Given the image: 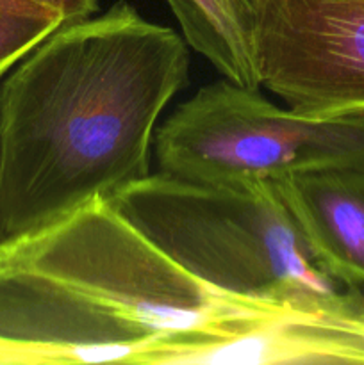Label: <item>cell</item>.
Here are the masks:
<instances>
[{"instance_id": "obj_7", "label": "cell", "mask_w": 364, "mask_h": 365, "mask_svg": "<svg viewBox=\"0 0 364 365\" xmlns=\"http://www.w3.org/2000/svg\"><path fill=\"white\" fill-rule=\"evenodd\" d=\"M310 255L334 282L364 291V164L273 182Z\"/></svg>"}, {"instance_id": "obj_12", "label": "cell", "mask_w": 364, "mask_h": 365, "mask_svg": "<svg viewBox=\"0 0 364 365\" xmlns=\"http://www.w3.org/2000/svg\"><path fill=\"white\" fill-rule=\"evenodd\" d=\"M359 298H360V305H363V309H364V291L359 292Z\"/></svg>"}, {"instance_id": "obj_9", "label": "cell", "mask_w": 364, "mask_h": 365, "mask_svg": "<svg viewBox=\"0 0 364 365\" xmlns=\"http://www.w3.org/2000/svg\"><path fill=\"white\" fill-rule=\"evenodd\" d=\"M63 24L59 14L36 4L0 7V78Z\"/></svg>"}, {"instance_id": "obj_5", "label": "cell", "mask_w": 364, "mask_h": 365, "mask_svg": "<svg viewBox=\"0 0 364 365\" xmlns=\"http://www.w3.org/2000/svg\"><path fill=\"white\" fill-rule=\"evenodd\" d=\"M261 86L302 114H364V0H263Z\"/></svg>"}, {"instance_id": "obj_11", "label": "cell", "mask_w": 364, "mask_h": 365, "mask_svg": "<svg viewBox=\"0 0 364 365\" xmlns=\"http://www.w3.org/2000/svg\"><path fill=\"white\" fill-rule=\"evenodd\" d=\"M25 4H32L27 2V0H0V7H14V6H25ZM38 6V4H36ZM43 7V6H41Z\"/></svg>"}, {"instance_id": "obj_10", "label": "cell", "mask_w": 364, "mask_h": 365, "mask_svg": "<svg viewBox=\"0 0 364 365\" xmlns=\"http://www.w3.org/2000/svg\"><path fill=\"white\" fill-rule=\"evenodd\" d=\"M27 2L54 11L63 18L64 24L91 16L98 9V0H27Z\"/></svg>"}, {"instance_id": "obj_1", "label": "cell", "mask_w": 364, "mask_h": 365, "mask_svg": "<svg viewBox=\"0 0 364 365\" xmlns=\"http://www.w3.org/2000/svg\"><path fill=\"white\" fill-rule=\"evenodd\" d=\"M188 75L184 36L125 0L18 61L0 84V242L148 177L159 118Z\"/></svg>"}, {"instance_id": "obj_8", "label": "cell", "mask_w": 364, "mask_h": 365, "mask_svg": "<svg viewBox=\"0 0 364 365\" xmlns=\"http://www.w3.org/2000/svg\"><path fill=\"white\" fill-rule=\"evenodd\" d=\"M189 48L223 78L261 88L257 25L263 0H166Z\"/></svg>"}, {"instance_id": "obj_2", "label": "cell", "mask_w": 364, "mask_h": 365, "mask_svg": "<svg viewBox=\"0 0 364 365\" xmlns=\"http://www.w3.org/2000/svg\"><path fill=\"white\" fill-rule=\"evenodd\" d=\"M268 307L189 274L109 200L0 242V365H177Z\"/></svg>"}, {"instance_id": "obj_4", "label": "cell", "mask_w": 364, "mask_h": 365, "mask_svg": "<svg viewBox=\"0 0 364 365\" xmlns=\"http://www.w3.org/2000/svg\"><path fill=\"white\" fill-rule=\"evenodd\" d=\"M159 171L203 184L277 182L364 164V114L318 118L228 78L206 84L157 128Z\"/></svg>"}, {"instance_id": "obj_3", "label": "cell", "mask_w": 364, "mask_h": 365, "mask_svg": "<svg viewBox=\"0 0 364 365\" xmlns=\"http://www.w3.org/2000/svg\"><path fill=\"white\" fill-rule=\"evenodd\" d=\"M111 203L189 274L227 294L316 307L353 292L318 266L273 182L203 184L157 171Z\"/></svg>"}, {"instance_id": "obj_6", "label": "cell", "mask_w": 364, "mask_h": 365, "mask_svg": "<svg viewBox=\"0 0 364 365\" xmlns=\"http://www.w3.org/2000/svg\"><path fill=\"white\" fill-rule=\"evenodd\" d=\"M364 365L359 292L328 305H270L225 337L189 349L177 365Z\"/></svg>"}]
</instances>
